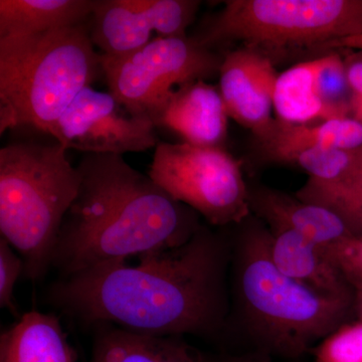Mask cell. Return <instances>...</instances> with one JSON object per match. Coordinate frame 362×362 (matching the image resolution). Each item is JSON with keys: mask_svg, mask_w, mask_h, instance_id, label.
I'll return each instance as SVG.
<instances>
[{"mask_svg": "<svg viewBox=\"0 0 362 362\" xmlns=\"http://www.w3.org/2000/svg\"><path fill=\"white\" fill-rule=\"evenodd\" d=\"M130 265L107 262L62 278L52 302L88 325L160 337H220L230 310L232 238L201 228L187 244Z\"/></svg>", "mask_w": 362, "mask_h": 362, "instance_id": "cell-1", "label": "cell"}, {"mask_svg": "<svg viewBox=\"0 0 362 362\" xmlns=\"http://www.w3.org/2000/svg\"><path fill=\"white\" fill-rule=\"evenodd\" d=\"M80 187L52 255L62 278L92 267L187 244L204 223L148 175L117 154H84Z\"/></svg>", "mask_w": 362, "mask_h": 362, "instance_id": "cell-2", "label": "cell"}, {"mask_svg": "<svg viewBox=\"0 0 362 362\" xmlns=\"http://www.w3.org/2000/svg\"><path fill=\"white\" fill-rule=\"evenodd\" d=\"M235 228L226 333L238 331L256 351L298 357L354 320V301L324 296L276 266L263 221L252 214Z\"/></svg>", "mask_w": 362, "mask_h": 362, "instance_id": "cell-3", "label": "cell"}, {"mask_svg": "<svg viewBox=\"0 0 362 362\" xmlns=\"http://www.w3.org/2000/svg\"><path fill=\"white\" fill-rule=\"evenodd\" d=\"M103 77L85 25L0 37V132L30 127L49 135L78 93Z\"/></svg>", "mask_w": 362, "mask_h": 362, "instance_id": "cell-4", "label": "cell"}, {"mask_svg": "<svg viewBox=\"0 0 362 362\" xmlns=\"http://www.w3.org/2000/svg\"><path fill=\"white\" fill-rule=\"evenodd\" d=\"M66 151L54 139L21 140L0 149V233L32 281L52 268L62 223L80 187Z\"/></svg>", "mask_w": 362, "mask_h": 362, "instance_id": "cell-5", "label": "cell"}, {"mask_svg": "<svg viewBox=\"0 0 362 362\" xmlns=\"http://www.w3.org/2000/svg\"><path fill=\"white\" fill-rule=\"evenodd\" d=\"M362 35V0H228L194 35L214 49L232 44L276 59L298 52L334 51Z\"/></svg>", "mask_w": 362, "mask_h": 362, "instance_id": "cell-6", "label": "cell"}, {"mask_svg": "<svg viewBox=\"0 0 362 362\" xmlns=\"http://www.w3.org/2000/svg\"><path fill=\"white\" fill-rule=\"evenodd\" d=\"M148 175L209 226H237L252 216L242 164L221 147L160 141Z\"/></svg>", "mask_w": 362, "mask_h": 362, "instance_id": "cell-7", "label": "cell"}, {"mask_svg": "<svg viewBox=\"0 0 362 362\" xmlns=\"http://www.w3.org/2000/svg\"><path fill=\"white\" fill-rule=\"evenodd\" d=\"M221 62V54L187 35L156 37L125 56L101 54L109 92L136 116H148L181 86L218 77Z\"/></svg>", "mask_w": 362, "mask_h": 362, "instance_id": "cell-8", "label": "cell"}, {"mask_svg": "<svg viewBox=\"0 0 362 362\" xmlns=\"http://www.w3.org/2000/svg\"><path fill=\"white\" fill-rule=\"evenodd\" d=\"M49 136L66 149L84 154L123 156L156 149L160 142L148 117L133 115L109 90L92 86L78 93Z\"/></svg>", "mask_w": 362, "mask_h": 362, "instance_id": "cell-9", "label": "cell"}, {"mask_svg": "<svg viewBox=\"0 0 362 362\" xmlns=\"http://www.w3.org/2000/svg\"><path fill=\"white\" fill-rule=\"evenodd\" d=\"M197 0H95L90 37L101 54L121 57L157 37H185L199 11Z\"/></svg>", "mask_w": 362, "mask_h": 362, "instance_id": "cell-10", "label": "cell"}, {"mask_svg": "<svg viewBox=\"0 0 362 362\" xmlns=\"http://www.w3.org/2000/svg\"><path fill=\"white\" fill-rule=\"evenodd\" d=\"M278 76L274 62L256 49L239 47L223 54L218 89L226 111L251 130L257 141L267 137L275 124L272 112Z\"/></svg>", "mask_w": 362, "mask_h": 362, "instance_id": "cell-11", "label": "cell"}, {"mask_svg": "<svg viewBox=\"0 0 362 362\" xmlns=\"http://www.w3.org/2000/svg\"><path fill=\"white\" fill-rule=\"evenodd\" d=\"M147 117L156 128H166L194 146L223 148L228 136L230 116L220 89L206 81L173 90Z\"/></svg>", "mask_w": 362, "mask_h": 362, "instance_id": "cell-12", "label": "cell"}, {"mask_svg": "<svg viewBox=\"0 0 362 362\" xmlns=\"http://www.w3.org/2000/svg\"><path fill=\"white\" fill-rule=\"evenodd\" d=\"M252 216L267 226H283L294 230L323 249L351 237L340 216L330 209L266 187L249 185Z\"/></svg>", "mask_w": 362, "mask_h": 362, "instance_id": "cell-13", "label": "cell"}, {"mask_svg": "<svg viewBox=\"0 0 362 362\" xmlns=\"http://www.w3.org/2000/svg\"><path fill=\"white\" fill-rule=\"evenodd\" d=\"M276 266L324 296L354 301V289L329 258L326 250L289 228L267 226Z\"/></svg>", "mask_w": 362, "mask_h": 362, "instance_id": "cell-14", "label": "cell"}, {"mask_svg": "<svg viewBox=\"0 0 362 362\" xmlns=\"http://www.w3.org/2000/svg\"><path fill=\"white\" fill-rule=\"evenodd\" d=\"M88 362H206V354L182 337L132 332L112 325H97Z\"/></svg>", "mask_w": 362, "mask_h": 362, "instance_id": "cell-15", "label": "cell"}, {"mask_svg": "<svg viewBox=\"0 0 362 362\" xmlns=\"http://www.w3.org/2000/svg\"><path fill=\"white\" fill-rule=\"evenodd\" d=\"M0 362H78L58 316L30 311L0 335Z\"/></svg>", "mask_w": 362, "mask_h": 362, "instance_id": "cell-16", "label": "cell"}, {"mask_svg": "<svg viewBox=\"0 0 362 362\" xmlns=\"http://www.w3.org/2000/svg\"><path fill=\"white\" fill-rule=\"evenodd\" d=\"M258 144L264 156L274 162L304 149L361 150L362 123L352 117L298 125L276 120L273 129Z\"/></svg>", "mask_w": 362, "mask_h": 362, "instance_id": "cell-17", "label": "cell"}, {"mask_svg": "<svg viewBox=\"0 0 362 362\" xmlns=\"http://www.w3.org/2000/svg\"><path fill=\"white\" fill-rule=\"evenodd\" d=\"M94 6L95 0H0V37L85 25Z\"/></svg>", "mask_w": 362, "mask_h": 362, "instance_id": "cell-18", "label": "cell"}, {"mask_svg": "<svg viewBox=\"0 0 362 362\" xmlns=\"http://www.w3.org/2000/svg\"><path fill=\"white\" fill-rule=\"evenodd\" d=\"M316 59L300 62L279 74L274 92L276 120L298 125L335 118L319 95Z\"/></svg>", "mask_w": 362, "mask_h": 362, "instance_id": "cell-19", "label": "cell"}, {"mask_svg": "<svg viewBox=\"0 0 362 362\" xmlns=\"http://www.w3.org/2000/svg\"><path fill=\"white\" fill-rule=\"evenodd\" d=\"M295 195L330 209L341 218L352 235H362V161L338 182L318 185L307 180Z\"/></svg>", "mask_w": 362, "mask_h": 362, "instance_id": "cell-20", "label": "cell"}, {"mask_svg": "<svg viewBox=\"0 0 362 362\" xmlns=\"http://www.w3.org/2000/svg\"><path fill=\"white\" fill-rule=\"evenodd\" d=\"M362 161L361 150L310 148L288 154L282 163L294 164L318 185H332L346 177Z\"/></svg>", "mask_w": 362, "mask_h": 362, "instance_id": "cell-21", "label": "cell"}, {"mask_svg": "<svg viewBox=\"0 0 362 362\" xmlns=\"http://www.w3.org/2000/svg\"><path fill=\"white\" fill-rule=\"evenodd\" d=\"M334 49L317 58L319 95L335 118L350 116V90L343 54Z\"/></svg>", "mask_w": 362, "mask_h": 362, "instance_id": "cell-22", "label": "cell"}, {"mask_svg": "<svg viewBox=\"0 0 362 362\" xmlns=\"http://www.w3.org/2000/svg\"><path fill=\"white\" fill-rule=\"evenodd\" d=\"M320 362H362V321L354 320L317 345Z\"/></svg>", "mask_w": 362, "mask_h": 362, "instance_id": "cell-23", "label": "cell"}, {"mask_svg": "<svg viewBox=\"0 0 362 362\" xmlns=\"http://www.w3.org/2000/svg\"><path fill=\"white\" fill-rule=\"evenodd\" d=\"M326 252L354 289L362 287V235H351Z\"/></svg>", "mask_w": 362, "mask_h": 362, "instance_id": "cell-24", "label": "cell"}, {"mask_svg": "<svg viewBox=\"0 0 362 362\" xmlns=\"http://www.w3.org/2000/svg\"><path fill=\"white\" fill-rule=\"evenodd\" d=\"M16 252L7 240L0 239V307L8 309L13 314H16L14 287L25 272V263Z\"/></svg>", "mask_w": 362, "mask_h": 362, "instance_id": "cell-25", "label": "cell"}, {"mask_svg": "<svg viewBox=\"0 0 362 362\" xmlns=\"http://www.w3.org/2000/svg\"><path fill=\"white\" fill-rule=\"evenodd\" d=\"M206 362H275L273 356L264 352L252 351L244 352V354H223L218 356H207Z\"/></svg>", "mask_w": 362, "mask_h": 362, "instance_id": "cell-26", "label": "cell"}, {"mask_svg": "<svg viewBox=\"0 0 362 362\" xmlns=\"http://www.w3.org/2000/svg\"><path fill=\"white\" fill-rule=\"evenodd\" d=\"M350 116L362 123V73L357 74L349 82Z\"/></svg>", "mask_w": 362, "mask_h": 362, "instance_id": "cell-27", "label": "cell"}, {"mask_svg": "<svg viewBox=\"0 0 362 362\" xmlns=\"http://www.w3.org/2000/svg\"><path fill=\"white\" fill-rule=\"evenodd\" d=\"M334 49H347L362 52V35L340 40V42H338L337 45H335Z\"/></svg>", "mask_w": 362, "mask_h": 362, "instance_id": "cell-28", "label": "cell"}, {"mask_svg": "<svg viewBox=\"0 0 362 362\" xmlns=\"http://www.w3.org/2000/svg\"><path fill=\"white\" fill-rule=\"evenodd\" d=\"M354 309L356 320L362 321V287L354 289Z\"/></svg>", "mask_w": 362, "mask_h": 362, "instance_id": "cell-29", "label": "cell"}]
</instances>
